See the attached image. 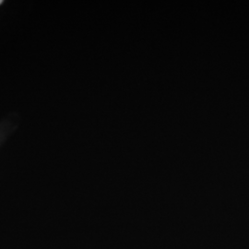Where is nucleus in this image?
<instances>
[{"mask_svg":"<svg viewBox=\"0 0 249 249\" xmlns=\"http://www.w3.org/2000/svg\"><path fill=\"white\" fill-rule=\"evenodd\" d=\"M1 3H2V0H0V4H1Z\"/></svg>","mask_w":249,"mask_h":249,"instance_id":"1","label":"nucleus"}]
</instances>
